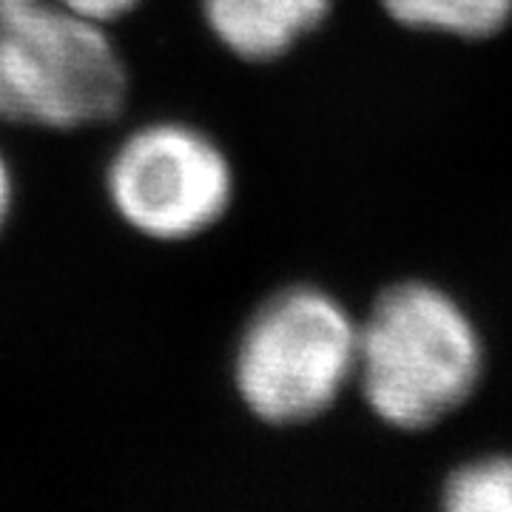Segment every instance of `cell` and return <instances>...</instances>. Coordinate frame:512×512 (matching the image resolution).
Wrapping results in <instances>:
<instances>
[{"mask_svg": "<svg viewBox=\"0 0 512 512\" xmlns=\"http://www.w3.org/2000/svg\"><path fill=\"white\" fill-rule=\"evenodd\" d=\"M126 97L106 26L55 0H0V120L74 131L114 120Z\"/></svg>", "mask_w": 512, "mask_h": 512, "instance_id": "obj_1", "label": "cell"}, {"mask_svg": "<svg viewBox=\"0 0 512 512\" xmlns=\"http://www.w3.org/2000/svg\"><path fill=\"white\" fill-rule=\"evenodd\" d=\"M478 373L476 328L439 288H390L359 328L356 376L370 410L393 427L444 419L473 393Z\"/></svg>", "mask_w": 512, "mask_h": 512, "instance_id": "obj_2", "label": "cell"}, {"mask_svg": "<svg viewBox=\"0 0 512 512\" xmlns=\"http://www.w3.org/2000/svg\"><path fill=\"white\" fill-rule=\"evenodd\" d=\"M359 328L319 288H288L259 305L239 333L234 387L245 410L288 427L319 419L356 376Z\"/></svg>", "mask_w": 512, "mask_h": 512, "instance_id": "obj_3", "label": "cell"}, {"mask_svg": "<svg viewBox=\"0 0 512 512\" xmlns=\"http://www.w3.org/2000/svg\"><path fill=\"white\" fill-rule=\"evenodd\" d=\"M234 165L200 128L160 120L131 131L106 165V197L120 222L154 242H188L225 220Z\"/></svg>", "mask_w": 512, "mask_h": 512, "instance_id": "obj_4", "label": "cell"}, {"mask_svg": "<svg viewBox=\"0 0 512 512\" xmlns=\"http://www.w3.org/2000/svg\"><path fill=\"white\" fill-rule=\"evenodd\" d=\"M200 12L225 52L248 63H271L319 29L330 0H200Z\"/></svg>", "mask_w": 512, "mask_h": 512, "instance_id": "obj_5", "label": "cell"}, {"mask_svg": "<svg viewBox=\"0 0 512 512\" xmlns=\"http://www.w3.org/2000/svg\"><path fill=\"white\" fill-rule=\"evenodd\" d=\"M382 6L404 26L461 37L493 35L512 15V0H382Z\"/></svg>", "mask_w": 512, "mask_h": 512, "instance_id": "obj_6", "label": "cell"}, {"mask_svg": "<svg viewBox=\"0 0 512 512\" xmlns=\"http://www.w3.org/2000/svg\"><path fill=\"white\" fill-rule=\"evenodd\" d=\"M453 512H512V458H484L461 467L444 487Z\"/></svg>", "mask_w": 512, "mask_h": 512, "instance_id": "obj_7", "label": "cell"}, {"mask_svg": "<svg viewBox=\"0 0 512 512\" xmlns=\"http://www.w3.org/2000/svg\"><path fill=\"white\" fill-rule=\"evenodd\" d=\"M55 3H60L63 9H69L74 15H80V18L109 29L111 23L128 18L143 0H55Z\"/></svg>", "mask_w": 512, "mask_h": 512, "instance_id": "obj_8", "label": "cell"}, {"mask_svg": "<svg viewBox=\"0 0 512 512\" xmlns=\"http://www.w3.org/2000/svg\"><path fill=\"white\" fill-rule=\"evenodd\" d=\"M12 202H15V180H12V168L6 163V157L0 154V234L9 222Z\"/></svg>", "mask_w": 512, "mask_h": 512, "instance_id": "obj_9", "label": "cell"}]
</instances>
